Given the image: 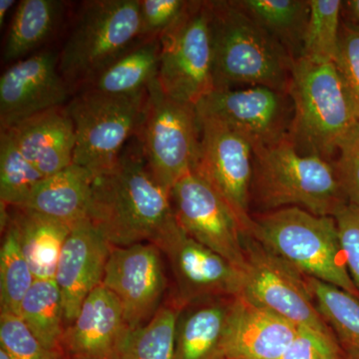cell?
Returning <instances> with one entry per match:
<instances>
[{
	"label": "cell",
	"mask_w": 359,
	"mask_h": 359,
	"mask_svg": "<svg viewBox=\"0 0 359 359\" xmlns=\"http://www.w3.org/2000/svg\"><path fill=\"white\" fill-rule=\"evenodd\" d=\"M88 219L112 247L159 248L179 226L171 191L156 181L134 137L117 162L94 176Z\"/></svg>",
	"instance_id": "cell-1"
},
{
	"label": "cell",
	"mask_w": 359,
	"mask_h": 359,
	"mask_svg": "<svg viewBox=\"0 0 359 359\" xmlns=\"http://www.w3.org/2000/svg\"><path fill=\"white\" fill-rule=\"evenodd\" d=\"M215 90L266 86L289 92L294 59L236 4L208 1Z\"/></svg>",
	"instance_id": "cell-2"
},
{
	"label": "cell",
	"mask_w": 359,
	"mask_h": 359,
	"mask_svg": "<svg viewBox=\"0 0 359 359\" xmlns=\"http://www.w3.org/2000/svg\"><path fill=\"white\" fill-rule=\"evenodd\" d=\"M264 212L297 207L335 217L348 204L334 162L302 154L290 138L254 147L250 203Z\"/></svg>",
	"instance_id": "cell-3"
},
{
	"label": "cell",
	"mask_w": 359,
	"mask_h": 359,
	"mask_svg": "<svg viewBox=\"0 0 359 359\" xmlns=\"http://www.w3.org/2000/svg\"><path fill=\"white\" fill-rule=\"evenodd\" d=\"M250 237L308 278L330 283L359 299L347 269L334 217L290 207L252 216Z\"/></svg>",
	"instance_id": "cell-4"
},
{
	"label": "cell",
	"mask_w": 359,
	"mask_h": 359,
	"mask_svg": "<svg viewBox=\"0 0 359 359\" xmlns=\"http://www.w3.org/2000/svg\"><path fill=\"white\" fill-rule=\"evenodd\" d=\"M289 94L294 104L290 139L304 155L332 161L358 121L334 62L294 59Z\"/></svg>",
	"instance_id": "cell-5"
},
{
	"label": "cell",
	"mask_w": 359,
	"mask_h": 359,
	"mask_svg": "<svg viewBox=\"0 0 359 359\" xmlns=\"http://www.w3.org/2000/svg\"><path fill=\"white\" fill-rule=\"evenodd\" d=\"M139 37V0L84 1L59 53V72L72 93L79 92Z\"/></svg>",
	"instance_id": "cell-6"
},
{
	"label": "cell",
	"mask_w": 359,
	"mask_h": 359,
	"mask_svg": "<svg viewBox=\"0 0 359 359\" xmlns=\"http://www.w3.org/2000/svg\"><path fill=\"white\" fill-rule=\"evenodd\" d=\"M146 100L147 91L129 96L78 92L66 105L76 138L73 164L93 176L112 167L126 144L138 135Z\"/></svg>",
	"instance_id": "cell-7"
},
{
	"label": "cell",
	"mask_w": 359,
	"mask_h": 359,
	"mask_svg": "<svg viewBox=\"0 0 359 359\" xmlns=\"http://www.w3.org/2000/svg\"><path fill=\"white\" fill-rule=\"evenodd\" d=\"M151 174L171 191L197 164L201 124L196 106L165 93L158 77L149 84L143 122L137 135Z\"/></svg>",
	"instance_id": "cell-8"
},
{
	"label": "cell",
	"mask_w": 359,
	"mask_h": 359,
	"mask_svg": "<svg viewBox=\"0 0 359 359\" xmlns=\"http://www.w3.org/2000/svg\"><path fill=\"white\" fill-rule=\"evenodd\" d=\"M158 80L175 100L197 105L215 90L211 13L208 1H190L162 36Z\"/></svg>",
	"instance_id": "cell-9"
},
{
	"label": "cell",
	"mask_w": 359,
	"mask_h": 359,
	"mask_svg": "<svg viewBox=\"0 0 359 359\" xmlns=\"http://www.w3.org/2000/svg\"><path fill=\"white\" fill-rule=\"evenodd\" d=\"M245 256L240 297L297 327L335 339L316 308L306 276L250 237L245 238Z\"/></svg>",
	"instance_id": "cell-10"
},
{
	"label": "cell",
	"mask_w": 359,
	"mask_h": 359,
	"mask_svg": "<svg viewBox=\"0 0 359 359\" xmlns=\"http://www.w3.org/2000/svg\"><path fill=\"white\" fill-rule=\"evenodd\" d=\"M199 119L200 152L193 171L221 196L237 217L245 238L250 237L254 147L245 136L219 120L200 115Z\"/></svg>",
	"instance_id": "cell-11"
},
{
	"label": "cell",
	"mask_w": 359,
	"mask_h": 359,
	"mask_svg": "<svg viewBox=\"0 0 359 359\" xmlns=\"http://www.w3.org/2000/svg\"><path fill=\"white\" fill-rule=\"evenodd\" d=\"M171 200L177 223L187 235L244 271L245 236L242 226L204 179L189 172L172 188Z\"/></svg>",
	"instance_id": "cell-12"
},
{
	"label": "cell",
	"mask_w": 359,
	"mask_h": 359,
	"mask_svg": "<svg viewBox=\"0 0 359 359\" xmlns=\"http://www.w3.org/2000/svg\"><path fill=\"white\" fill-rule=\"evenodd\" d=\"M198 114L219 120L256 146L290 138L294 104L289 92L266 86L214 90L196 105Z\"/></svg>",
	"instance_id": "cell-13"
},
{
	"label": "cell",
	"mask_w": 359,
	"mask_h": 359,
	"mask_svg": "<svg viewBox=\"0 0 359 359\" xmlns=\"http://www.w3.org/2000/svg\"><path fill=\"white\" fill-rule=\"evenodd\" d=\"M161 252L153 244L111 248L101 285L119 299L130 330L145 325L161 306L166 289Z\"/></svg>",
	"instance_id": "cell-14"
},
{
	"label": "cell",
	"mask_w": 359,
	"mask_h": 359,
	"mask_svg": "<svg viewBox=\"0 0 359 359\" xmlns=\"http://www.w3.org/2000/svg\"><path fill=\"white\" fill-rule=\"evenodd\" d=\"M59 53L36 52L16 61L0 77V130L44 111L67 105L72 94L58 70Z\"/></svg>",
	"instance_id": "cell-15"
},
{
	"label": "cell",
	"mask_w": 359,
	"mask_h": 359,
	"mask_svg": "<svg viewBox=\"0 0 359 359\" xmlns=\"http://www.w3.org/2000/svg\"><path fill=\"white\" fill-rule=\"evenodd\" d=\"M161 252L171 264L177 285L175 294L182 304L240 297L244 273L216 252L200 244L177 226Z\"/></svg>",
	"instance_id": "cell-16"
},
{
	"label": "cell",
	"mask_w": 359,
	"mask_h": 359,
	"mask_svg": "<svg viewBox=\"0 0 359 359\" xmlns=\"http://www.w3.org/2000/svg\"><path fill=\"white\" fill-rule=\"evenodd\" d=\"M111 248L88 218L73 224L55 275L66 327L76 318L92 290L102 283Z\"/></svg>",
	"instance_id": "cell-17"
},
{
	"label": "cell",
	"mask_w": 359,
	"mask_h": 359,
	"mask_svg": "<svg viewBox=\"0 0 359 359\" xmlns=\"http://www.w3.org/2000/svg\"><path fill=\"white\" fill-rule=\"evenodd\" d=\"M299 328L242 297H233L218 359H280Z\"/></svg>",
	"instance_id": "cell-18"
},
{
	"label": "cell",
	"mask_w": 359,
	"mask_h": 359,
	"mask_svg": "<svg viewBox=\"0 0 359 359\" xmlns=\"http://www.w3.org/2000/svg\"><path fill=\"white\" fill-rule=\"evenodd\" d=\"M117 297L103 285L85 299L74 321L65 327L61 353L65 359H115L126 334Z\"/></svg>",
	"instance_id": "cell-19"
},
{
	"label": "cell",
	"mask_w": 359,
	"mask_h": 359,
	"mask_svg": "<svg viewBox=\"0 0 359 359\" xmlns=\"http://www.w3.org/2000/svg\"><path fill=\"white\" fill-rule=\"evenodd\" d=\"M6 130L44 178L73 164L76 138L66 105L44 111Z\"/></svg>",
	"instance_id": "cell-20"
},
{
	"label": "cell",
	"mask_w": 359,
	"mask_h": 359,
	"mask_svg": "<svg viewBox=\"0 0 359 359\" xmlns=\"http://www.w3.org/2000/svg\"><path fill=\"white\" fill-rule=\"evenodd\" d=\"M8 219L35 280H55L61 250L73 224L16 207H11Z\"/></svg>",
	"instance_id": "cell-21"
},
{
	"label": "cell",
	"mask_w": 359,
	"mask_h": 359,
	"mask_svg": "<svg viewBox=\"0 0 359 359\" xmlns=\"http://www.w3.org/2000/svg\"><path fill=\"white\" fill-rule=\"evenodd\" d=\"M93 180L88 170L70 165L41 180L20 208L74 224L88 218Z\"/></svg>",
	"instance_id": "cell-22"
},
{
	"label": "cell",
	"mask_w": 359,
	"mask_h": 359,
	"mask_svg": "<svg viewBox=\"0 0 359 359\" xmlns=\"http://www.w3.org/2000/svg\"><path fill=\"white\" fill-rule=\"evenodd\" d=\"M160 56V39H139L97 73L81 90H94L111 95L143 93L158 77Z\"/></svg>",
	"instance_id": "cell-23"
},
{
	"label": "cell",
	"mask_w": 359,
	"mask_h": 359,
	"mask_svg": "<svg viewBox=\"0 0 359 359\" xmlns=\"http://www.w3.org/2000/svg\"><path fill=\"white\" fill-rule=\"evenodd\" d=\"M65 7L59 0L18 2L4 42V60L16 62L46 43L57 32Z\"/></svg>",
	"instance_id": "cell-24"
},
{
	"label": "cell",
	"mask_w": 359,
	"mask_h": 359,
	"mask_svg": "<svg viewBox=\"0 0 359 359\" xmlns=\"http://www.w3.org/2000/svg\"><path fill=\"white\" fill-rule=\"evenodd\" d=\"M236 4L292 58L301 57L311 13L309 0H236Z\"/></svg>",
	"instance_id": "cell-25"
},
{
	"label": "cell",
	"mask_w": 359,
	"mask_h": 359,
	"mask_svg": "<svg viewBox=\"0 0 359 359\" xmlns=\"http://www.w3.org/2000/svg\"><path fill=\"white\" fill-rule=\"evenodd\" d=\"M231 299L208 302L180 316L174 359H218Z\"/></svg>",
	"instance_id": "cell-26"
},
{
	"label": "cell",
	"mask_w": 359,
	"mask_h": 359,
	"mask_svg": "<svg viewBox=\"0 0 359 359\" xmlns=\"http://www.w3.org/2000/svg\"><path fill=\"white\" fill-rule=\"evenodd\" d=\"M187 306L175 297L145 325L127 330L115 359H174L177 325Z\"/></svg>",
	"instance_id": "cell-27"
},
{
	"label": "cell",
	"mask_w": 359,
	"mask_h": 359,
	"mask_svg": "<svg viewBox=\"0 0 359 359\" xmlns=\"http://www.w3.org/2000/svg\"><path fill=\"white\" fill-rule=\"evenodd\" d=\"M306 278L316 308L334 332L344 359H359V299L335 285Z\"/></svg>",
	"instance_id": "cell-28"
},
{
	"label": "cell",
	"mask_w": 359,
	"mask_h": 359,
	"mask_svg": "<svg viewBox=\"0 0 359 359\" xmlns=\"http://www.w3.org/2000/svg\"><path fill=\"white\" fill-rule=\"evenodd\" d=\"M20 316L47 348L61 353L65 316L55 280H34L21 302Z\"/></svg>",
	"instance_id": "cell-29"
},
{
	"label": "cell",
	"mask_w": 359,
	"mask_h": 359,
	"mask_svg": "<svg viewBox=\"0 0 359 359\" xmlns=\"http://www.w3.org/2000/svg\"><path fill=\"white\" fill-rule=\"evenodd\" d=\"M44 177L20 152L9 130H0L1 209L20 208Z\"/></svg>",
	"instance_id": "cell-30"
},
{
	"label": "cell",
	"mask_w": 359,
	"mask_h": 359,
	"mask_svg": "<svg viewBox=\"0 0 359 359\" xmlns=\"http://www.w3.org/2000/svg\"><path fill=\"white\" fill-rule=\"evenodd\" d=\"M4 228L6 230L0 249V304L1 311L20 316L21 302L35 278L8 219Z\"/></svg>",
	"instance_id": "cell-31"
},
{
	"label": "cell",
	"mask_w": 359,
	"mask_h": 359,
	"mask_svg": "<svg viewBox=\"0 0 359 359\" xmlns=\"http://www.w3.org/2000/svg\"><path fill=\"white\" fill-rule=\"evenodd\" d=\"M311 13L301 57L334 62L341 29V0H309Z\"/></svg>",
	"instance_id": "cell-32"
},
{
	"label": "cell",
	"mask_w": 359,
	"mask_h": 359,
	"mask_svg": "<svg viewBox=\"0 0 359 359\" xmlns=\"http://www.w3.org/2000/svg\"><path fill=\"white\" fill-rule=\"evenodd\" d=\"M0 348L11 359H65L47 348L20 316L6 311L0 313Z\"/></svg>",
	"instance_id": "cell-33"
},
{
	"label": "cell",
	"mask_w": 359,
	"mask_h": 359,
	"mask_svg": "<svg viewBox=\"0 0 359 359\" xmlns=\"http://www.w3.org/2000/svg\"><path fill=\"white\" fill-rule=\"evenodd\" d=\"M334 166L347 203L359 208V120L340 141Z\"/></svg>",
	"instance_id": "cell-34"
},
{
	"label": "cell",
	"mask_w": 359,
	"mask_h": 359,
	"mask_svg": "<svg viewBox=\"0 0 359 359\" xmlns=\"http://www.w3.org/2000/svg\"><path fill=\"white\" fill-rule=\"evenodd\" d=\"M334 65L359 120V29L342 22Z\"/></svg>",
	"instance_id": "cell-35"
},
{
	"label": "cell",
	"mask_w": 359,
	"mask_h": 359,
	"mask_svg": "<svg viewBox=\"0 0 359 359\" xmlns=\"http://www.w3.org/2000/svg\"><path fill=\"white\" fill-rule=\"evenodd\" d=\"M140 1V37H160L181 18L190 1L185 0H139Z\"/></svg>",
	"instance_id": "cell-36"
},
{
	"label": "cell",
	"mask_w": 359,
	"mask_h": 359,
	"mask_svg": "<svg viewBox=\"0 0 359 359\" xmlns=\"http://www.w3.org/2000/svg\"><path fill=\"white\" fill-rule=\"evenodd\" d=\"M280 359H344L337 340L299 327L297 337Z\"/></svg>",
	"instance_id": "cell-37"
},
{
	"label": "cell",
	"mask_w": 359,
	"mask_h": 359,
	"mask_svg": "<svg viewBox=\"0 0 359 359\" xmlns=\"http://www.w3.org/2000/svg\"><path fill=\"white\" fill-rule=\"evenodd\" d=\"M347 269L359 290V208L344 205L334 217Z\"/></svg>",
	"instance_id": "cell-38"
},
{
	"label": "cell",
	"mask_w": 359,
	"mask_h": 359,
	"mask_svg": "<svg viewBox=\"0 0 359 359\" xmlns=\"http://www.w3.org/2000/svg\"><path fill=\"white\" fill-rule=\"evenodd\" d=\"M342 22L359 29V0L342 1Z\"/></svg>",
	"instance_id": "cell-39"
},
{
	"label": "cell",
	"mask_w": 359,
	"mask_h": 359,
	"mask_svg": "<svg viewBox=\"0 0 359 359\" xmlns=\"http://www.w3.org/2000/svg\"><path fill=\"white\" fill-rule=\"evenodd\" d=\"M16 1L14 0H1L0 1V26L4 27V21L6 20L7 14L13 8Z\"/></svg>",
	"instance_id": "cell-40"
},
{
	"label": "cell",
	"mask_w": 359,
	"mask_h": 359,
	"mask_svg": "<svg viewBox=\"0 0 359 359\" xmlns=\"http://www.w3.org/2000/svg\"><path fill=\"white\" fill-rule=\"evenodd\" d=\"M0 359H11L9 358L8 354L4 351V349L0 348Z\"/></svg>",
	"instance_id": "cell-41"
}]
</instances>
